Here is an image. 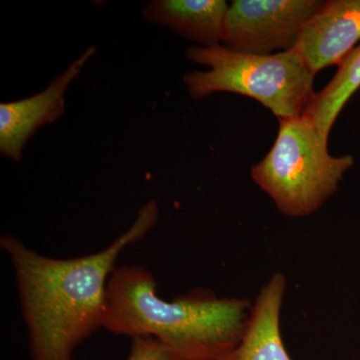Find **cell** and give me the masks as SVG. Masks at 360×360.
<instances>
[{
	"instance_id": "30bf717a",
	"label": "cell",
	"mask_w": 360,
	"mask_h": 360,
	"mask_svg": "<svg viewBox=\"0 0 360 360\" xmlns=\"http://www.w3.org/2000/svg\"><path fill=\"white\" fill-rule=\"evenodd\" d=\"M360 87V44L348 54L335 77L317 92L303 115L328 137L343 106Z\"/></svg>"
},
{
	"instance_id": "277c9868",
	"label": "cell",
	"mask_w": 360,
	"mask_h": 360,
	"mask_svg": "<svg viewBox=\"0 0 360 360\" xmlns=\"http://www.w3.org/2000/svg\"><path fill=\"white\" fill-rule=\"evenodd\" d=\"M328 139L307 116L279 118L276 141L251 176L283 214H311L354 165L352 155H329Z\"/></svg>"
},
{
	"instance_id": "9c48e42d",
	"label": "cell",
	"mask_w": 360,
	"mask_h": 360,
	"mask_svg": "<svg viewBox=\"0 0 360 360\" xmlns=\"http://www.w3.org/2000/svg\"><path fill=\"white\" fill-rule=\"evenodd\" d=\"M229 8L224 0H155L144 7L143 16L148 22L210 47L224 41Z\"/></svg>"
},
{
	"instance_id": "6da1fadb",
	"label": "cell",
	"mask_w": 360,
	"mask_h": 360,
	"mask_svg": "<svg viewBox=\"0 0 360 360\" xmlns=\"http://www.w3.org/2000/svg\"><path fill=\"white\" fill-rule=\"evenodd\" d=\"M149 201L134 224L104 250L84 257H44L14 236L0 238L15 274L21 314L32 360H71L73 352L103 328L106 290L116 260L158 222Z\"/></svg>"
},
{
	"instance_id": "ba28073f",
	"label": "cell",
	"mask_w": 360,
	"mask_h": 360,
	"mask_svg": "<svg viewBox=\"0 0 360 360\" xmlns=\"http://www.w3.org/2000/svg\"><path fill=\"white\" fill-rule=\"evenodd\" d=\"M285 277L274 274L262 290L250 310L238 347L221 360H292L281 338V305Z\"/></svg>"
},
{
	"instance_id": "8992f818",
	"label": "cell",
	"mask_w": 360,
	"mask_h": 360,
	"mask_svg": "<svg viewBox=\"0 0 360 360\" xmlns=\"http://www.w3.org/2000/svg\"><path fill=\"white\" fill-rule=\"evenodd\" d=\"M96 53V47H89L39 94L0 104V151L2 155L16 162L20 161L23 148L34 132L61 117L65 112L66 89Z\"/></svg>"
},
{
	"instance_id": "3957f363",
	"label": "cell",
	"mask_w": 360,
	"mask_h": 360,
	"mask_svg": "<svg viewBox=\"0 0 360 360\" xmlns=\"http://www.w3.org/2000/svg\"><path fill=\"white\" fill-rule=\"evenodd\" d=\"M186 58L210 68L184 75V84L193 98L231 92L255 99L278 118H290L302 115L316 94L314 75L295 49L251 54L217 44L189 47Z\"/></svg>"
},
{
	"instance_id": "52a82bcc",
	"label": "cell",
	"mask_w": 360,
	"mask_h": 360,
	"mask_svg": "<svg viewBox=\"0 0 360 360\" xmlns=\"http://www.w3.org/2000/svg\"><path fill=\"white\" fill-rule=\"evenodd\" d=\"M360 40V0H330L305 25L295 51L314 75L340 65Z\"/></svg>"
},
{
	"instance_id": "8fae6325",
	"label": "cell",
	"mask_w": 360,
	"mask_h": 360,
	"mask_svg": "<svg viewBox=\"0 0 360 360\" xmlns=\"http://www.w3.org/2000/svg\"><path fill=\"white\" fill-rule=\"evenodd\" d=\"M127 360H170V357L160 341L146 336L132 338Z\"/></svg>"
},
{
	"instance_id": "7a4b0ae2",
	"label": "cell",
	"mask_w": 360,
	"mask_h": 360,
	"mask_svg": "<svg viewBox=\"0 0 360 360\" xmlns=\"http://www.w3.org/2000/svg\"><path fill=\"white\" fill-rule=\"evenodd\" d=\"M250 302L195 290L172 302L158 292L155 277L139 265L111 274L103 328L115 335L155 338L170 360H221L238 347Z\"/></svg>"
},
{
	"instance_id": "5b68a950",
	"label": "cell",
	"mask_w": 360,
	"mask_h": 360,
	"mask_svg": "<svg viewBox=\"0 0 360 360\" xmlns=\"http://www.w3.org/2000/svg\"><path fill=\"white\" fill-rule=\"evenodd\" d=\"M321 0H234L225 18L224 46L251 54L295 49Z\"/></svg>"
}]
</instances>
